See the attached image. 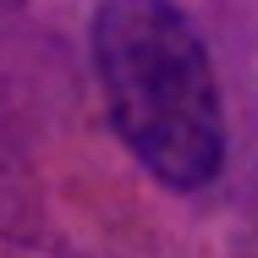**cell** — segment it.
Here are the masks:
<instances>
[{
	"label": "cell",
	"mask_w": 258,
	"mask_h": 258,
	"mask_svg": "<svg viewBox=\"0 0 258 258\" xmlns=\"http://www.w3.org/2000/svg\"><path fill=\"white\" fill-rule=\"evenodd\" d=\"M94 72L115 138L159 187L198 192L225 170V104L176 0H99Z\"/></svg>",
	"instance_id": "1"
}]
</instances>
